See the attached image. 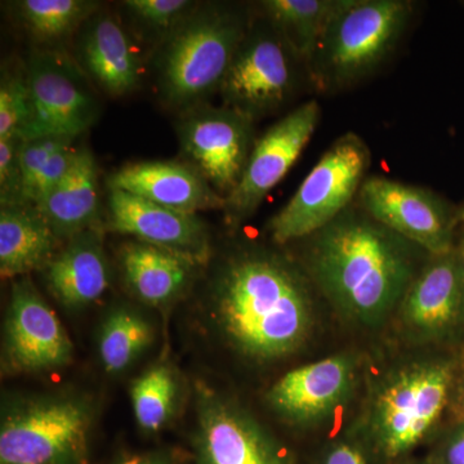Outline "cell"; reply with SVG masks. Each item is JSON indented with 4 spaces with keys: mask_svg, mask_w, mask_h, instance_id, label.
<instances>
[{
    "mask_svg": "<svg viewBox=\"0 0 464 464\" xmlns=\"http://www.w3.org/2000/svg\"><path fill=\"white\" fill-rule=\"evenodd\" d=\"M210 295L225 340L255 362L295 353L313 329L306 280L275 253L246 250L232 256L217 273Z\"/></svg>",
    "mask_w": 464,
    "mask_h": 464,
    "instance_id": "obj_1",
    "label": "cell"
},
{
    "mask_svg": "<svg viewBox=\"0 0 464 464\" xmlns=\"http://www.w3.org/2000/svg\"><path fill=\"white\" fill-rule=\"evenodd\" d=\"M408 243L368 215L344 210L316 232L308 267L338 313L374 326L400 306L417 275Z\"/></svg>",
    "mask_w": 464,
    "mask_h": 464,
    "instance_id": "obj_2",
    "label": "cell"
},
{
    "mask_svg": "<svg viewBox=\"0 0 464 464\" xmlns=\"http://www.w3.org/2000/svg\"><path fill=\"white\" fill-rule=\"evenodd\" d=\"M459 362L449 357L418 360L387 374L365 415L369 447L395 462L435 431L450 406Z\"/></svg>",
    "mask_w": 464,
    "mask_h": 464,
    "instance_id": "obj_3",
    "label": "cell"
},
{
    "mask_svg": "<svg viewBox=\"0 0 464 464\" xmlns=\"http://www.w3.org/2000/svg\"><path fill=\"white\" fill-rule=\"evenodd\" d=\"M248 32L246 18L234 9H195L170 32L159 54V88L164 100L190 108L219 91Z\"/></svg>",
    "mask_w": 464,
    "mask_h": 464,
    "instance_id": "obj_4",
    "label": "cell"
},
{
    "mask_svg": "<svg viewBox=\"0 0 464 464\" xmlns=\"http://www.w3.org/2000/svg\"><path fill=\"white\" fill-rule=\"evenodd\" d=\"M411 14L405 0H344L308 65L323 87L355 83L386 60Z\"/></svg>",
    "mask_w": 464,
    "mask_h": 464,
    "instance_id": "obj_5",
    "label": "cell"
},
{
    "mask_svg": "<svg viewBox=\"0 0 464 464\" xmlns=\"http://www.w3.org/2000/svg\"><path fill=\"white\" fill-rule=\"evenodd\" d=\"M93 408L72 393L18 400L3 411L0 464H88Z\"/></svg>",
    "mask_w": 464,
    "mask_h": 464,
    "instance_id": "obj_6",
    "label": "cell"
},
{
    "mask_svg": "<svg viewBox=\"0 0 464 464\" xmlns=\"http://www.w3.org/2000/svg\"><path fill=\"white\" fill-rule=\"evenodd\" d=\"M371 166L368 145L357 134H343L311 169L285 207L268 222L279 244L316 234L340 217L360 191Z\"/></svg>",
    "mask_w": 464,
    "mask_h": 464,
    "instance_id": "obj_7",
    "label": "cell"
},
{
    "mask_svg": "<svg viewBox=\"0 0 464 464\" xmlns=\"http://www.w3.org/2000/svg\"><path fill=\"white\" fill-rule=\"evenodd\" d=\"M26 79L30 118L20 134L23 141L54 136L76 139L99 116V103L83 72L63 54L33 53Z\"/></svg>",
    "mask_w": 464,
    "mask_h": 464,
    "instance_id": "obj_8",
    "label": "cell"
},
{
    "mask_svg": "<svg viewBox=\"0 0 464 464\" xmlns=\"http://www.w3.org/2000/svg\"><path fill=\"white\" fill-rule=\"evenodd\" d=\"M359 198L366 215L430 255L456 248L458 209L433 192L374 176L362 182Z\"/></svg>",
    "mask_w": 464,
    "mask_h": 464,
    "instance_id": "obj_9",
    "label": "cell"
},
{
    "mask_svg": "<svg viewBox=\"0 0 464 464\" xmlns=\"http://www.w3.org/2000/svg\"><path fill=\"white\" fill-rule=\"evenodd\" d=\"M292 57L273 26L249 30L219 87L226 108L253 121L279 109L295 88Z\"/></svg>",
    "mask_w": 464,
    "mask_h": 464,
    "instance_id": "obj_10",
    "label": "cell"
},
{
    "mask_svg": "<svg viewBox=\"0 0 464 464\" xmlns=\"http://www.w3.org/2000/svg\"><path fill=\"white\" fill-rule=\"evenodd\" d=\"M74 346L63 324L29 276L12 284L5 323L3 368L45 373L72 364Z\"/></svg>",
    "mask_w": 464,
    "mask_h": 464,
    "instance_id": "obj_11",
    "label": "cell"
},
{
    "mask_svg": "<svg viewBox=\"0 0 464 464\" xmlns=\"http://www.w3.org/2000/svg\"><path fill=\"white\" fill-rule=\"evenodd\" d=\"M320 108L316 101L302 103L255 142L239 185L226 198L224 212L235 226L255 215L262 201L279 185L315 133Z\"/></svg>",
    "mask_w": 464,
    "mask_h": 464,
    "instance_id": "obj_12",
    "label": "cell"
},
{
    "mask_svg": "<svg viewBox=\"0 0 464 464\" xmlns=\"http://www.w3.org/2000/svg\"><path fill=\"white\" fill-rule=\"evenodd\" d=\"M185 157L221 197L239 185L253 146V119L230 108L192 110L179 125Z\"/></svg>",
    "mask_w": 464,
    "mask_h": 464,
    "instance_id": "obj_13",
    "label": "cell"
},
{
    "mask_svg": "<svg viewBox=\"0 0 464 464\" xmlns=\"http://www.w3.org/2000/svg\"><path fill=\"white\" fill-rule=\"evenodd\" d=\"M197 415L195 464H290L252 415L203 383L197 386Z\"/></svg>",
    "mask_w": 464,
    "mask_h": 464,
    "instance_id": "obj_14",
    "label": "cell"
},
{
    "mask_svg": "<svg viewBox=\"0 0 464 464\" xmlns=\"http://www.w3.org/2000/svg\"><path fill=\"white\" fill-rule=\"evenodd\" d=\"M400 322L411 340L440 343L464 326V279L457 248L431 256L400 302Z\"/></svg>",
    "mask_w": 464,
    "mask_h": 464,
    "instance_id": "obj_15",
    "label": "cell"
},
{
    "mask_svg": "<svg viewBox=\"0 0 464 464\" xmlns=\"http://www.w3.org/2000/svg\"><path fill=\"white\" fill-rule=\"evenodd\" d=\"M108 228L199 266L209 259V232L197 215L158 206L130 192L110 188Z\"/></svg>",
    "mask_w": 464,
    "mask_h": 464,
    "instance_id": "obj_16",
    "label": "cell"
},
{
    "mask_svg": "<svg viewBox=\"0 0 464 464\" xmlns=\"http://www.w3.org/2000/svg\"><path fill=\"white\" fill-rule=\"evenodd\" d=\"M353 357H326L284 374L266 393V401L286 422L313 426L343 404L353 390Z\"/></svg>",
    "mask_w": 464,
    "mask_h": 464,
    "instance_id": "obj_17",
    "label": "cell"
},
{
    "mask_svg": "<svg viewBox=\"0 0 464 464\" xmlns=\"http://www.w3.org/2000/svg\"><path fill=\"white\" fill-rule=\"evenodd\" d=\"M109 186L188 215L207 209L224 210L226 203L225 198L194 168L176 161L128 164L110 177Z\"/></svg>",
    "mask_w": 464,
    "mask_h": 464,
    "instance_id": "obj_18",
    "label": "cell"
},
{
    "mask_svg": "<svg viewBox=\"0 0 464 464\" xmlns=\"http://www.w3.org/2000/svg\"><path fill=\"white\" fill-rule=\"evenodd\" d=\"M51 295L69 310L99 301L110 286V267L99 227L67 240L42 270Z\"/></svg>",
    "mask_w": 464,
    "mask_h": 464,
    "instance_id": "obj_19",
    "label": "cell"
},
{
    "mask_svg": "<svg viewBox=\"0 0 464 464\" xmlns=\"http://www.w3.org/2000/svg\"><path fill=\"white\" fill-rule=\"evenodd\" d=\"M119 261L128 288L152 306H166L181 297L199 267L191 259L139 240L121 246Z\"/></svg>",
    "mask_w": 464,
    "mask_h": 464,
    "instance_id": "obj_20",
    "label": "cell"
},
{
    "mask_svg": "<svg viewBox=\"0 0 464 464\" xmlns=\"http://www.w3.org/2000/svg\"><path fill=\"white\" fill-rule=\"evenodd\" d=\"M99 167L88 149H79L74 163L36 209L61 241L99 227Z\"/></svg>",
    "mask_w": 464,
    "mask_h": 464,
    "instance_id": "obj_21",
    "label": "cell"
},
{
    "mask_svg": "<svg viewBox=\"0 0 464 464\" xmlns=\"http://www.w3.org/2000/svg\"><path fill=\"white\" fill-rule=\"evenodd\" d=\"M82 63L106 93L123 96L139 84L140 63L123 27L109 14L91 21L81 43Z\"/></svg>",
    "mask_w": 464,
    "mask_h": 464,
    "instance_id": "obj_22",
    "label": "cell"
},
{
    "mask_svg": "<svg viewBox=\"0 0 464 464\" xmlns=\"http://www.w3.org/2000/svg\"><path fill=\"white\" fill-rule=\"evenodd\" d=\"M58 239L50 224L34 206L0 210V274L23 277L43 270L58 252Z\"/></svg>",
    "mask_w": 464,
    "mask_h": 464,
    "instance_id": "obj_23",
    "label": "cell"
},
{
    "mask_svg": "<svg viewBox=\"0 0 464 464\" xmlns=\"http://www.w3.org/2000/svg\"><path fill=\"white\" fill-rule=\"evenodd\" d=\"M343 3L344 0H266L261 7L293 54L308 63Z\"/></svg>",
    "mask_w": 464,
    "mask_h": 464,
    "instance_id": "obj_24",
    "label": "cell"
},
{
    "mask_svg": "<svg viewBox=\"0 0 464 464\" xmlns=\"http://www.w3.org/2000/svg\"><path fill=\"white\" fill-rule=\"evenodd\" d=\"M155 338L154 325L136 308H112L101 324L99 355L110 374L123 373L145 353Z\"/></svg>",
    "mask_w": 464,
    "mask_h": 464,
    "instance_id": "obj_25",
    "label": "cell"
},
{
    "mask_svg": "<svg viewBox=\"0 0 464 464\" xmlns=\"http://www.w3.org/2000/svg\"><path fill=\"white\" fill-rule=\"evenodd\" d=\"M179 382L168 362L150 366L130 387V400L137 423L143 431H161L172 420L179 402Z\"/></svg>",
    "mask_w": 464,
    "mask_h": 464,
    "instance_id": "obj_26",
    "label": "cell"
},
{
    "mask_svg": "<svg viewBox=\"0 0 464 464\" xmlns=\"http://www.w3.org/2000/svg\"><path fill=\"white\" fill-rule=\"evenodd\" d=\"M23 25L42 42H58L75 32L99 8L91 0H23L16 3Z\"/></svg>",
    "mask_w": 464,
    "mask_h": 464,
    "instance_id": "obj_27",
    "label": "cell"
},
{
    "mask_svg": "<svg viewBox=\"0 0 464 464\" xmlns=\"http://www.w3.org/2000/svg\"><path fill=\"white\" fill-rule=\"evenodd\" d=\"M29 118L27 79L20 74L3 75L0 84V140L20 137Z\"/></svg>",
    "mask_w": 464,
    "mask_h": 464,
    "instance_id": "obj_28",
    "label": "cell"
},
{
    "mask_svg": "<svg viewBox=\"0 0 464 464\" xmlns=\"http://www.w3.org/2000/svg\"><path fill=\"white\" fill-rule=\"evenodd\" d=\"M123 5L140 23L159 32H173L195 11L188 0H127Z\"/></svg>",
    "mask_w": 464,
    "mask_h": 464,
    "instance_id": "obj_29",
    "label": "cell"
},
{
    "mask_svg": "<svg viewBox=\"0 0 464 464\" xmlns=\"http://www.w3.org/2000/svg\"><path fill=\"white\" fill-rule=\"evenodd\" d=\"M18 136L0 140V201L2 208L25 206L23 199V174Z\"/></svg>",
    "mask_w": 464,
    "mask_h": 464,
    "instance_id": "obj_30",
    "label": "cell"
},
{
    "mask_svg": "<svg viewBox=\"0 0 464 464\" xmlns=\"http://www.w3.org/2000/svg\"><path fill=\"white\" fill-rule=\"evenodd\" d=\"M70 137H41L23 141L20 150L21 174H23V199L27 188L35 181L52 155L58 150L74 143Z\"/></svg>",
    "mask_w": 464,
    "mask_h": 464,
    "instance_id": "obj_31",
    "label": "cell"
},
{
    "mask_svg": "<svg viewBox=\"0 0 464 464\" xmlns=\"http://www.w3.org/2000/svg\"><path fill=\"white\" fill-rule=\"evenodd\" d=\"M78 151L79 149L75 148L74 143H72V145L54 152L36 177L35 181L27 188L24 195V204L35 207L39 201L44 199L69 172Z\"/></svg>",
    "mask_w": 464,
    "mask_h": 464,
    "instance_id": "obj_32",
    "label": "cell"
},
{
    "mask_svg": "<svg viewBox=\"0 0 464 464\" xmlns=\"http://www.w3.org/2000/svg\"><path fill=\"white\" fill-rule=\"evenodd\" d=\"M433 464H464V420H457L429 458Z\"/></svg>",
    "mask_w": 464,
    "mask_h": 464,
    "instance_id": "obj_33",
    "label": "cell"
},
{
    "mask_svg": "<svg viewBox=\"0 0 464 464\" xmlns=\"http://www.w3.org/2000/svg\"><path fill=\"white\" fill-rule=\"evenodd\" d=\"M320 464H368V460L356 444L335 441L325 449Z\"/></svg>",
    "mask_w": 464,
    "mask_h": 464,
    "instance_id": "obj_34",
    "label": "cell"
},
{
    "mask_svg": "<svg viewBox=\"0 0 464 464\" xmlns=\"http://www.w3.org/2000/svg\"><path fill=\"white\" fill-rule=\"evenodd\" d=\"M454 420H464V362L458 369L456 384H454L453 395H451L450 406Z\"/></svg>",
    "mask_w": 464,
    "mask_h": 464,
    "instance_id": "obj_35",
    "label": "cell"
},
{
    "mask_svg": "<svg viewBox=\"0 0 464 464\" xmlns=\"http://www.w3.org/2000/svg\"><path fill=\"white\" fill-rule=\"evenodd\" d=\"M114 464H173V462L167 451L159 450L127 457Z\"/></svg>",
    "mask_w": 464,
    "mask_h": 464,
    "instance_id": "obj_36",
    "label": "cell"
},
{
    "mask_svg": "<svg viewBox=\"0 0 464 464\" xmlns=\"http://www.w3.org/2000/svg\"><path fill=\"white\" fill-rule=\"evenodd\" d=\"M456 248L458 250V255H459L460 258V264H462L463 268V279H464V226H463V234L462 237H460L459 241H458V244L456 246Z\"/></svg>",
    "mask_w": 464,
    "mask_h": 464,
    "instance_id": "obj_37",
    "label": "cell"
},
{
    "mask_svg": "<svg viewBox=\"0 0 464 464\" xmlns=\"http://www.w3.org/2000/svg\"><path fill=\"white\" fill-rule=\"evenodd\" d=\"M458 218H459V224L464 226V204L462 207L458 208Z\"/></svg>",
    "mask_w": 464,
    "mask_h": 464,
    "instance_id": "obj_38",
    "label": "cell"
},
{
    "mask_svg": "<svg viewBox=\"0 0 464 464\" xmlns=\"http://www.w3.org/2000/svg\"><path fill=\"white\" fill-rule=\"evenodd\" d=\"M401 464H433V463L430 459H424V460H411V462H404Z\"/></svg>",
    "mask_w": 464,
    "mask_h": 464,
    "instance_id": "obj_39",
    "label": "cell"
}]
</instances>
